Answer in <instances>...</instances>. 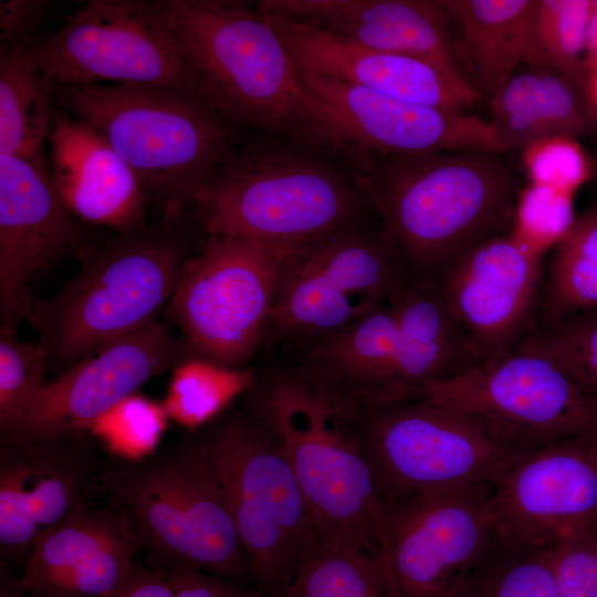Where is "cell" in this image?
I'll use <instances>...</instances> for the list:
<instances>
[{"label":"cell","instance_id":"cell-1","mask_svg":"<svg viewBox=\"0 0 597 597\" xmlns=\"http://www.w3.org/2000/svg\"><path fill=\"white\" fill-rule=\"evenodd\" d=\"M503 153L463 150L347 161L406 277L438 280L512 230L522 186Z\"/></svg>","mask_w":597,"mask_h":597},{"label":"cell","instance_id":"cell-2","mask_svg":"<svg viewBox=\"0 0 597 597\" xmlns=\"http://www.w3.org/2000/svg\"><path fill=\"white\" fill-rule=\"evenodd\" d=\"M171 38L201 100L231 125L338 155L326 104L306 85L266 13L226 0H165Z\"/></svg>","mask_w":597,"mask_h":597},{"label":"cell","instance_id":"cell-3","mask_svg":"<svg viewBox=\"0 0 597 597\" xmlns=\"http://www.w3.org/2000/svg\"><path fill=\"white\" fill-rule=\"evenodd\" d=\"M52 100L107 140L163 216L181 217L231 151V124L177 88L52 84Z\"/></svg>","mask_w":597,"mask_h":597},{"label":"cell","instance_id":"cell-4","mask_svg":"<svg viewBox=\"0 0 597 597\" xmlns=\"http://www.w3.org/2000/svg\"><path fill=\"white\" fill-rule=\"evenodd\" d=\"M181 217L161 216L88 250L78 273L35 300L28 323L63 371L164 312L191 258Z\"/></svg>","mask_w":597,"mask_h":597},{"label":"cell","instance_id":"cell-5","mask_svg":"<svg viewBox=\"0 0 597 597\" xmlns=\"http://www.w3.org/2000/svg\"><path fill=\"white\" fill-rule=\"evenodd\" d=\"M244 406L281 446L316 531L381 549L387 503L344 406L285 364L258 370Z\"/></svg>","mask_w":597,"mask_h":597},{"label":"cell","instance_id":"cell-6","mask_svg":"<svg viewBox=\"0 0 597 597\" xmlns=\"http://www.w3.org/2000/svg\"><path fill=\"white\" fill-rule=\"evenodd\" d=\"M324 155L298 143L230 151L193 201L202 228L298 248L362 222L369 202L353 174Z\"/></svg>","mask_w":597,"mask_h":597},{"label":"cell","instance_id":"cell-7","mask_svg":"<svg viewBox=\"0 0 597 597\" xmlns=\"http://www.w3.org/2000/svg\"><path fill=\"white\" fill-rule=\"evenodd\" d=\"M100 489L129 524L147 566L252 578L219 481L197 433L138 461L101 469Z\"/></svg>","mask_w":597,"mask_h":597},{"label":"cell","instance_id":"cell-8","mask_svg":"<svg viewBox=\"0 0 597 597\" xmlns=\"http://www.w3.org/2000/svg\"><path fill=\"white\" fill-rule=\"evenodd\" d=\"M263 597H286L316 532L281 446L244 406L196 430Z\"/></svg>","mask_w":597,"mask_h":597},{"label":"cell","instance_id":"cell-9","mask_svg":"<svg viewBox=\"0 0 597 597\" xmlns=\"http://www.w3.org/2000/svg\"><path fill=\"white\" fill-rule=\"evenodd\" d=\"M404 280L380 226L357 222L302 245L282 266L262 346L289 353L331 335L390 303Z\"/></svg>","mask_w":597,"mask_h":597},{"label":"cell","instance_id":"cell-10","mask_svg":"<svg viewBox=\"0 0 597 597\" xmlns=\"http://www.w3.org/2000/svg\"><path fill=\"white\" fill-rule=\"evenodd\" d=\"M385 502L468 484H493L511 457L471 416L423 399L344 404Z\"/></svg>","mask_w":597,"mask_h":597},{"label":"cell","instance_id":"cell-11","mask_svg":"<svg viewBox=\"0 0 597 597\" xmlns=\"http://www.w3.org/2000/svg\"><path fill=\"white\" fill-rule=\"evenodd\" d=\"M296 249L208 234L188 260L165 317L196 355L248 367L261 349L282 266Z\"/></svg>","mask_w":597,"mask_h":597},{"label":"cell","instance_id":"cell-12","mask_svg":"<svg viewBox=\"0 0 597 597\" xmlns=\"http://www.w3.org/2000/svg\"><path fill=\"white\" fill-rule=\"evenodd\" d=\"M417 399L471 416L513 458L597 432V404L549 358L523 347L426 384Z\"/></svg>","mask_w":597,"mask_h":597},{"label":"cell","instance_id":"cell-13","mask_svg":"<svg viewBox=\"0 0 597 597\" xmlns=\"http://www.w3.org/2000/svg\"><path fill=\"white\" fill-rule=\"evenodd\" d=\"M35 65L51 84L161 85L198 97L197 78L174 42L163 1L91 0L42 41Z\"/></svg>","mask_w":597,"mask_h":597},{"label":"cell","instance_id":"cell-14","mask_svg":"<svg viewBox=\"0 0 597 597\" xmlns=\"http://www.w3.org/2000/svg\"><path fill=\"white\" fill-rule=\"evenodd\" d=\"M193 355L171 325L156 318L105 343L48 381L25 413L0 431L1 443L85 437L111 408Z\"/></svg>","mask_w":597,"mask_h":597},{"label":"cell","instance_id":"cell-15","mask_svg":"<svg viewBox=\"0 0 597 597\" xmlns=\"http://www.w3.org/2000/svg\"><path fill=\"white\" fill-rule=\"evenodd\" d=\"M493 484L417 493L388 503L381 549L404 597H455L493 530Z\"/></svg>","mask_w":597,"mask_h":597},{"label":"cell","instance_id":"cell-16","mask_svg":"<svg viewBox=\"0 0 597 597\" xmlns=\"http://www.w3.org/2000/svg\"><path fill=\"white\" fill-rule=\"evenodd\" d=\"M488 513L503 541L552 547L597 524V432L512 458L494 481Z\"/></svg>","mask_w":597,"mask_h":597},{"label":"cell","instance_id":"cell-17","mask_svg":"<svg viewBox=\"0 0 597 597\" xmlns=\"http://www.w3.org/2000/svg\"><path fill=\"white\" fill-rule=\"evenodd\" d=\"M544 253L511 230L474 247L438 279L481 363L517 348L536 329Z\"/></svg>","mask_w":597,"mask_h":597},{"label":"cell","instance_id":"cell-18","mask_svg":"<svg viewBox=\"0 0 597 597\" xmlns=\"http://www.w3.org/2000/svg\"><path fill=\"white\" fill-rule=\"evenodd\" d=\"M88 250L82 221L60 197L46 159L0 155V327L17 331L28 321L36 273Z\"/></svg>","mask_w":597,"mask_h":597},{"label":"cell","instance_id":"cell-19","mask_svg":"<svg viewBox=\"0 0 597 597\" xmlns=\"http://www.w3.org/2000/svg\"><path fill=\"white\" fill-rule=\"evenodd\" d=\"M327 106L339 157L482 150L506 154L490 121L410 103L324 76L302 73Z\"/></svg>","mask_w":597,"mask_h":597},{"label":"cell","instance_id":"cell-20","mask_svg":"<svg viewBox=\"0 0 597 597\" xmlns=\"http://www.w3.org/2000/svg\"><path fill=\"white\" fill-rule=\"evenodd\" d=\"M85 437L33 444L1 443L2 558L24 564L36 542L88 503L100 472Z\"/></svg>","mask_w":597,"mask_h":597},{"label":"cell","instance_id":"cell-21","mask_svg":"<svg viewBox=\"0 0 597 597\" xmlns=\"http://www.w3.org/2000/svg\"><path fill=\"white\" fill-rule=\"evenodd\" d=\"M255 6L374 50L425 61L472 88L439 0H263Z\"/></svg>","mask_w":597,"mask_h":597},{"label":"cell","instance_id":"cell-22","mask_svg":"<svg viewBox=\"0 0 597 597\" xmlns=\"http://www.w3.org/2000/svg\"><path fill=\"white\" fill-rule=\"evenodd\" d=\"M139 551L114 505L86 503L36 542L20 578L36 597H107L132 574Z\"/></svg>","mask_w":597,"mask_h":597},{"label":"cell","instance_id":"cell-23","mask_svg":"<svg viewBox=\"0 0 597 597\" xmlns=\"http://www.w3.org/2000/svg\"><path fill=\"white\" fill-rule=\"evenodd\" d=\"M264 13L304 74L458 113H468L478 102L472 88L455 84L425 61L374 50L315 27Z\"/></svg>","mask_w":597,"mask_h":597},{"label":"cell","instance_id":"cell-24","mask_svg":"<svg viewBox=\"0 0 597 597\" xmlns=\"http://www.w3.org/2000/svg\"><path fill=\"white\" fill-rule=\"evenodd\" d=\"M50 170L67 209L82 222L128 232L146 224L147 197L129 166L87 124L54 108Z\"/></svg>","mask_w":597,"mask_h":597},{"label":"cell","instance_id":"cell-25","mask_svg":"<svg viewBox=\"0 0 597 597\" xmlns=\"http://www.w3.org/2000/svg\"><path fill=\"white\" fill-rule=\"evenodd\" d=\"M391 302L398 320L391 399L412 400L421 386L453 378L481 363L438 280L405 276Z\"/></svg>","mask_w":597,"mask_h":597},{"label":"cell","instance_id":"cell-26","mask_svg":"<svg viewBox=\"0 0 597 597\" xmlns=\"http://www.w3.org/2000/svg\"><path fill=\"white\" fill-rule=\"evenodd\" d=\"M398 339L392 302L348 326L289 352L283 363L315 387L348 404L387 400Z\"/></svg>","mask_w":597,"mask_h":597},{"label":"cell","instance_id":"cell-27","mask_svg":"<svg viewBox=\"0 0 597 597\" xmlns=\"http://www.w3.org/2000/svg\"><path fill=\"white\" fill-rule=\"evenodd\" d=\"M459 42L454 52L478 100L524 65H544L535 34L538 0H439Z\"/></svg>","mask_w":597,"mask_h":597},{"label":"cell","instance_id":"cell-28","mask_svg":"<svg viewBox=\"0 0 597 597\" xmlns=\"http://www.w3.org/2000/svg\"><path fill=\"white\" fill-rule=\"evenodd\" d=\"M491 119L505 153L552 136L597 137L589 88L547 65H524L490 98Z\"/></svg>","mask_w":597,"mask_h":597},{"label":"cell","instance_id":"cell-29","mask_svg":"<svg viewBox=\"0 0 597 597\" xmlns=\"http://www.w3.org/2000/svg\"><path fill=\"white\" fill-rule=\"evenodd\" d=\"M286 597H404L387 557L317 531L307 544Z\"/></svg>","mask_w":597,"mask_h":597},{"label":"cell","instance_id":"cell-30","mask_svg":"<svg viewBox=\"0 0 597 597\" xmlns=\"http://www.w3.org/2000/svg\"><path fill=\"white\" fill-rule=\"evenodd\" d=\"M31 41L0 44V155L41 159L55 107L52 84L31 56Z\"/></svg>","mask_w":597,"mask_h":597},{"label":"cell","instance_id":"cell-31","mask_svg":"<svg viewBox=\"0 0 597 597\" xmlns=\"http://www.w3.org/2000/svg\"><path fill=\"white\" fill-rule=\"evenodd\" d=\"M597 310V203L554 243L540 295L537 327Z\"/></svg>","mask_w":597,"mask_h":597},{"label":"cell","instance_id":"cell-32","mask_svg":"<svg viewBox=\"0 0 597 597\" xmlns=\"http://www.w3.org/2000/svg\"><path fill=\"white\" fill-rule=\"evenodd\" d=\"M255 367L231 368L193 355L172 370L163 405L170 420L198 430L254 386Z\"/></svg>","mask_w":597,"mask_h":597},{"label":"cell","instance_id":"cell-33","mask_svg":"<svg viewBox=\"0 0 597 597\" xmlns=\"http://www.w3.org/2000/svg\"><path fill=\"white\" fill-rule=\"evenodd\" d=\"M549 549L510 543L493 534L455 597H558Z\"/></svg>","mask_w":597,"mask_h":597},{"label":"cell","instance_id":"cell-34","mask_svg":"<svg viewBox=\"0 0 597 597\" xmlns=\"http://www.w3.org/2000/svg\"><path fill=\"white\" fill-rule=\"evenodd\" d=\"M519 347L549 358L597 404V310L537 327Z\"/></svg>","mask_w":597,"mask_h":597},{"label":"cell","instance_id":"cell-35","mask_svg":"<svg viewBox=\"0 0 597 597\" xmlns=\"http://www.w3.org/2000/svg\"><path fill=\"white\" fill-rule=\"evenodd\" d=\"M591 0H538L535 34L544 65L589 88L585 67L586 29Z\"/></svg>","mask_w":597,"mask_h":597},{"label":"cell","instance_id":"cell-36","mask_svg":"<svg viewBox=\"0 0 597 597\" xmlns=\"http://www.w3.org/2000/svg\"><path fill=\"white\" fill-rule=\"evenodd\" d=\"M168 420L163 402L135 392L100 417L88 433L117 459L138 461L154 453Z\"/></svg>","mask_w":597,"mask_h":597},{"label":"cell","instance_id":"cell-37","mask_svg":"<svg viewBox=\"0 0 597 597\" xmlns=\"http://www.w3.org/2000/svg\"><path fill=\"white\" fill-rule=\"evenodd\" d=\"M45 349L0 327V431L15 423L46 385Z\"/></svg>","mask_w":597,"mask_h":597},{"label":"cell","instance_id":"cell-38","mask_svg":"<svg viewBox=\"0 0 597 597\" xmlns=\"http://www.w3.org/2000/svg\"><path fill=\"white\" fill-rule=\"evenodd\" d=\"M575 217L570 193L528 184L520 192L512 231L546 252L568 230Z\"/></svg>","mask_w":597,"mask_h":597},{"label":"cell","instance_id":"cell-39","mask_svg":"<svg viewBox=\"0 0 597 597\" xmlns=\"http://www.w3.org/2000/svg\"><path fill=\"white\" fill-rule=\"evenodd\" d=\"M522 163L530 184H537L573 193L588 181L591 166L588 154L577 139L552 136L522 150Z\"/></svg>","mask_w":597,"mask_h":597},{"label":"cell","instance_id":"cell-40","mask_svg":"<svg viewBox=\"0 0 597 597\" xmlns=\"http://www.w3.org/2000/svg\"><path fill=\"white\" fill-rule=\"evenodd\" d=\"M549 564L558 597H597V524L554 544Z\"/></svg>","mask_w":597,"mask_h":597},{"label":"cell","instance_id":"cell-41","mask_svg":"<svg viewBox=\"0 0 597 597\" xmlns=\"http://www.w3.org/2000/svg\"><path fill=\"white\" fill-rule=\"evenodd\" d=\"M53 2L46 0H7L0 2V44L32 40L31 34L49 14Z\"/></svg>","mask_w":597,"mask_h":597},{"label":"cell","instance_id":"cell-42","mask_svg":"<svg viewBox=\"0 0 597 597\" xmlns=\"http://www.w3.org/2000/svg\"><path fill=\"white\" fill-rule=\"evenodd\" d=\"M175 597H263L256 590H248L234 580L188 567L167 570Z\"/></svg>","mask_w":597,"mask_h":597},{"label":"cell","instance_id":"cell-43","mask_svg":"<svg viewBox=\"0 0 597 597\" xmlns=\"http://www.w3.org/2000/svg\"><path fill=\"white\" fill-rule=\"evenodd\" d=\"M107 597H175L167 570L137 562L128 578Z\"/></svg>","mask_w":597,"mask_h":597},{"label":"cell","instance_id":"cell-44","mask_svg":"<svg viewBox=\"0 0 597 597\" xmlns=\"http://www.w3.org/2000/svg\"><path fill=\"white\" fill-rule=\"evenodd\" d=\"M585 67L589 84L597 73V3L591 1L590 14L586 29Z\"/></svg>","mask_w":597,"mask_h":597},{"label":"cell","instance_id":"cell-45","mask_svg":"<svg viewBox=\"0 0 597 597\" xmlns=\"http://www.w3.org/2000/svg\"><path fill=\"white\" fill-rule=\"evenodd\" d=\"M0 597H36L30 593L21 582L20 577L14 576L3 564L0 569Z\"/></svg>","mask_w":597,"mask_h":597},{"label":"cell","instance_id":"cell-46","mask_svg":"<svg viewBox=\"0 0 597 597\" xmlns=\"http://www.w3.org/2000/svg\"><path fill=\"white\" fill-rule=\"evenodd\" d=\"M588 156H589L590 166H591V174H590V178L588 182L591 184L593 189L595 191V196L597 198V140H596L593 153ZM596 203H597V199H596Z\"/></svg>","mask_w":597,"mask_h":597},{"label":"cell","instance_id":"cell-47","mask_svg":"<svg viewBox=\"0 0 597 597\" xmlns=\"http://www.w3.org/2000/svg\"><path fill=\"white\" fill-rule=\"evenodd\" d=\"M589 92L590 95L597 105V73L593 76L590 84H589Z\"/></svg>","mask_w":597,"mask_h":597}]
</instances>
